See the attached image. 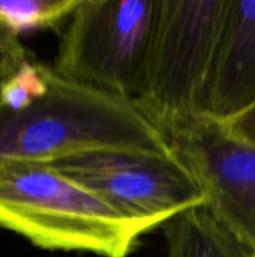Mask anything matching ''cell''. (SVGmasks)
I'll return each instance as SVG.
<instances>
[{
  "label": "cell",
  "mask_w": 255,
  "mask_h": 257,
  "mask_svg": "<svg viewBox=\"0 0 255 257\" xmlns=\"http://www.w3.org/2000/svg\"><path fill=\"white\" fill-rule=\"evenodd\" d=\"M167 139L206 193L210 215L255 257V140L209 117H195Z\"/></svg>",
  "instance_id": "8992f818"
},
{
  "label": "cell",
  "mask_w": 255,
  "mask_h": 257,
  "mask_svg": "<svg viewBox=\"0 0 255 257\" xmlns=\"http://www.w3.org/2000/svg\"><path fill=\"white\" fill-rule=\"evenodd\" d=\"M164 235L167 257H248L206 206L171 218L164 224Z\"/></svg>",
  "instance_id": "ba28073f"
},
{
  "label": "cell",
  "mask_w": 255,
  "mask_h": 257,
  "mask_svg": "<svg viewBox=\"0 0 255 257\" xmlns=\"http://www.w3.org/2000/svg\"><path fill=\"white\" fill-rule=\"evenodd\" d=\"M120 214L153 229L207 205L201 185L173 152L105 151L53 164Z\"/></svg>",
  "instance_id": "5b68a950"
},
{
  "label": "cell",
  "mask_w": 255,
  "mask_h": 257,
  "mask_svg": "<svg viewBox=\"0 0 255 257\" xmlns=\"http://www.w3.org/2000/svg\"><path fill=\"white\" fill-rule=\"evenodd\" d=\"M27 60V53L18 36L0 29V86Z\"/></svg>",
  "instance_id": "8fae6325"
},
{
  "label": "cell",
  "mask_w": 255,
  "mask_h": 257,
  "mask_svg": "<svg viewBox=\"0 0 255 257\" xmlns=\"http://www.w3.org/2000/svg\"><path fill=\"white\" fill-rule=\"evenodd\" d=\"M45 93L20 111L0 108V157L54 164L93 152L173 154L167 136L134 99L42 65Z\"/></svg>",
  "instance_id": "6da1fadb"
},
{
  "label": "cell",
  "mask_w": 255,
  "mask_h": 257,
  "mask_svg": "<svg viewBox=\"0 0 255 257\" xmlns=\"http://www.w3.org/2000/svg\"><path fill=\"white\" fill-rule=\"evenodd\" d=\"M0 226L44 250L128 257L153 227L128 218L53 164L0 157Z\"/></svg>",
  "instance_id": "7a4b0ae2"
},
{
  "label": "cell",
  "mask_w": 255,
  "mask_h": 257,
  "mask_svg": "<svg viewBox=\"0 0 255 257\" xmlns=\"http://www.w3.org/2000/svg\"><path fill=\"white\" fill-rule=\"evenodd\" d=\"M156 17L158 0H81L62 33L53 69L72 81L135 99Z\"/></svg>",
  "instance_id": "277c9868"
},
{
  "label": "cell",
  "mask_w": 255,
  "mask_h": 257,
  "mask_svg": "<svg viewBox=\"0 0 255 257\" xmlns=\"http://www.w3.org/2000/svg\"><path fill=\"white\" fill-rule=\"evenodd\" d=\"M255 107V0H227L200 117L230 123Z\"/></svg>",
  "instance_id": "52a82bcc"
},
{
  "label": "cell",
  "mask_w": 255,
  "mask_h": 257,
  "mask_svg": "<svg viewBox=\"0 0 255 257\" xmlns=\"http://www.w3.org/2000/svg\"><path fill=\"white\" fill-rule=\"evenodd\" d=\"M81 0H0V29L18 36L27 30L56 27Z\"/></svg>",
  "instance_id": "9c48e42d"
},
{
  "label": "cell",
  "mask_w": 255,
  "mask_h": 257,
  "mask_svg": "<svg viewBox=\"0 0 255 257\" xmlns=\"http://www.w3.org/2000/svg\"><path fill=\"white\" fill-rule=\"evenodd\" d=\"M47 90V81L42 72V63L30 62L29 59L0 86L2 108L9 111H20Z\"/></svg>",
  "instance_id": "30bf717a"
},
{
  "label": "cell",
  "mask_w": 255,
  "mask_h": 257,
  "mask_svg": "<svg viewBox=\"0 0 255 257\" xmlns=\"http://www.w3.org/2000/svg\"><path fill=\"white\" fill-rule=\"evenodd\" d=\"M230 125L240 134L255 140V107L239 116L237 119H234L233 122H230Z\"/></svg>",
  "instance_id": "7c38bea8"
},
{
  "label": "cell",
  "mask_w": 255,
  "mask_h": 257,
  "mask_svg": "<svg viewBox=\"0 0 255 257\" xmlns=\"http://www.w3.org/2000/svg\"><path fill=\"white\" fill-rule=\"evenodd\" d=\"M227 0H158L140 110L167 136L200 117Z\"/></svg>",
  "instance_id": "3957f363"
},
{
  "label": "cell",
  "mask_w": 255,
  "mask_h": 257,
  "mask_svg": "<svg viewBox=\"0 0 255 257\" xmlns=\"http://www.w3.org/2000/svg\"><path fill=\"white\" fill-rule=\"evenodd\" d=\"M0 108H2V99H0Z\"/></svg>",
  "instance_id": "4fadbf2b"
}]
</instances>
